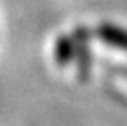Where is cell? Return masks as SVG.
Listing matches in <instances>:
<instances>
[{
    "label": "cell",
    "mask_w": 127,
    "mask_h": 126,
    "mask_svg": "<svg viewBox=\"0 0 127 126\" xmlns=\"http://www.w3.org/2000/svg\"><path fill=\"white\" fill-rule=\"evenodd\" d=\"M75 39V58L78 67V78L87 82L92 68V56H90V31L87 27H76L73 32Z\"/></svg>",
    "instance_id": "1"
},
{
    "label": "cell",
    "mask_w": 127,
    "mask_h": 126,
    "mask_svg": "<svg viewBox=\"0 0 127 126\" xmlns=\"http://www.w3.org/2000/svg\"><path fill=\"white\" fill-rule=\"evenodd\" d=\"M97 36L105 44L127 53V29L119 27V26L110 24V22H102L97 29Z\"/></svg>",
    "instance_id": "2"
},
{
    "label": "cell",
    "mask_w": 127,
    "mask_h": 126,
    "mask_svg": "<svg viewBox=\"0 0 127 126\" xmlns=\"http://www.w3.org/2000/svg\"><path fill=\"white\" fill-rule=\"evenodd\" d=\"M54 58L58 67H66L68 63L73 61L75 58V39L73 36H59L56 41V48H54Z\"/></svg>",
    "instance_id": "3"
}]
</instances>
